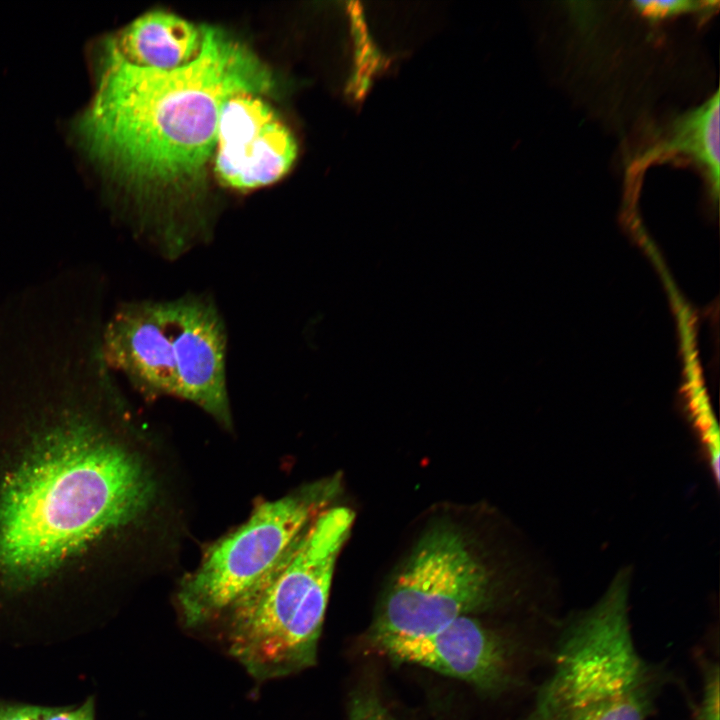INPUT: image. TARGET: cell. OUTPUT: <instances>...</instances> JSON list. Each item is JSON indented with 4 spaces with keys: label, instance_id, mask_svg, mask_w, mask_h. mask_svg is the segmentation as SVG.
<instances>
[{
    "label": "cell",
    "instance_id": "1",
    "mask_svg": "<svg viewBox=\"0 0 720 720\" xmlns=\"http://www.w3.org/2000/svg\"><path fill=\"white\" fill-rule=\"evenodd\" d=\"M96 381L0 402V645L86 634L106 548L141 520L157 486L110 421Z\"/></svg>",
    "mask_w": 720,
    "mask_h": 720
},
{
    "label": "cell",
    "instance_id": "2",
    "mask_svg": "<svg viewBox=\"0 0 720 720\" xmlns=\"http://www.w3.org/2000/svg\"><path fill=\"white\" fill-rule=\"evenodd\" d=\"M95 72V93L75 121V136L105 175L149 204L176 203L200 188L224 103L274 86L251 48L207 25L198 55L184 66L133 64L105 38Z\"/></svg>",
    "mask_w": 720,
    "mask_h": 720
},
{
    "label": "cell",
    "instance_id": "3",
    "mask_svg": "<svg viewBox=\"0 0 720 720\" xmlns=\"http://www.w3.org/2000/svg\"><path fill=\"white\" fill-rule=\"evenodd\" d=\"M631 568L590 606L561 615L550 661L519 720H649L667 688H685L665 661L637 648Z\"/></svg>",
    "mask_w": 720,
    "mask_h": 720
},
{
    "label": "cell",
    "instance_id": "4",
    "mask_svg": "<svg viewBox=\"0 0 720 720\" xmlns=\"http://www.w3.org/2000/svg\"><path fill=\"white\" fill-rule=\"evenodd\" d=\"M354 521L323 510L279 560L225 611L229 651L258 680L316 662L336 559Z\"/></svg>",
    "mask_w": 720,
    "mask_h": 720
},
{
    "label": "cell",
    "instance_id": "5",
    "mask_svg": "<svg viewBox=\"0 0 720 720\" xmlns=\"http://www.w3.org/2000/svg\"><path fill=\"white\" fill-rule=\"evenodd\" d=\"M510 617L557 615L559 602L507 584L469 548L455 529H430L387 588L370 639L420 636L482 612Z\"/></svg>",
    "mask_w": 720,
    "mask_h": 720
},
{
    "label": "cell",
    "instance_id": "6",
    "mask_svg": "<svg viewBox=\"0 0 720 720\" xmlns=\"http://www.w3.org/2000/svg\"><path fill=\"white\" fill-rule=\"evenodd\" d=\"M560 616L502 621L462 616L425 635H392L371 641L393 661L467 682L489 700L527 702L550 661Z\"/></svg>",
    "mask_w": 720,
    "mask_h": 720
},
{
    "label": "cell",
    "instance_id": "7",
    "mask_svg": "<svg viewBox=\"0 0 720 720\" xmlns=\"http://www.w3.org/2000/svg\"><path fill=\"white\" fill-rule=\"evenodd\" d=\"M338 482L316 481L262 502L245 523L210 546L178 589L185 623L199 625L225 612L327 508L339 490Z\"/></svg>",
    "mask_w": 720,
    "mask_h": 720
},
{
    "label": "cell",
    "instance_id": "8",
    "mask_svg": "<svg viewBox=\"0 0 720 720\" xmlns=\"http://www.w3.org/2000/svg\"><path fill=\"white\" fill-rule=\"evenodd\" d=\"M264 95L241 93L222 106L213 170L233 190L249 191L273 184L293 167L296 139Z\"/></svg>",
    "mask_w": 720,
    "mask_h": 720
},
{
    "label": "cell",
    "instance_id": "9",
    "mask_svg": "<svg viewBox=\"0 0 720 720\" xmlns=\"http://www.w3.org/2000/svg\"><path fill=\"white\" fill-rule=\"evenodd\" d=\"M177 397L199 406L225 428L232 426L226 384L227 335L206 296L170 300Z\"/></svg>",
    "mask_w": 720,
    "mask_h": 720
},
{
    "label": "cell",
    "instance_id": "10",
    "mask_svg": "<svg viewBox=\"0 0 720 720\" xmlns=\"http://www.w3.org/2000/svg\"><path fill=\"white\" fill-rule=\"evenodd\" d=\"M106 365L148 398L177 397L170 301L122 304L100 341Z\"/></svg>",
    "mask_w": 720,
    "mask_h": 720
},
{
    "label": "cell",
    "instance_id": "11",
    "mask_svg": "<svg viewBox=\"0 0 720 720\" xmlns=\"http://www.w3.org/2000/svg\"><path fill=\"white\" fill-rule=\"evenodd\" d=\"M719 90L705 102L675 117L664 132L631 161L625 174L626 195L636 200L647 167L667 161L694 165L710 196L720 184Z\"/></svg>",
    "mask_w": 720,
    "mask_h": 720
},
{
    "label": "cell",
    "instance_id": "12",
    "mask_svg": "<svg viewBox=\"0 0 720 720\" xmlns=\"http://www.w3.org/2000/svg\"><path fill=\"white\" fill-rule=\"evenodd\" d=\"M106 40L133 64L172 70L188 64L198 55L202 45V25L156 10L136 18Z\"/></svg>",
    "mask_w": 720,
    "mask_h": 720
},
{
    "label": "cell",
    "instance_id": "13",
    "mask_svg": "<svg viewBox=\"0 0 720 720\" xmlns=\"http://www.w3.org/2000/svg\"><path fill=\"white\" fill-rule=\"evenodd\" d=\"M700 676V695L689 704L692 720H719L720 663L718 626L692 650Z\"/></svg>",
    "mask_w": 720,
    "mask_h": 720
},
{
    "label": "cell",
    "instance_id": "14",
    "mask_svg": "<svg viewBox=\"0 0 720 720\" xmlns=\"http://www.w3.org/2000/svg\"><path fill=\"white\" fill-rule=\"evenodd\" d=\"M719 3L715 1H635L633 6L635 11L653 21H659L662 19L671 18L673 16L697 13L704 16H709L712 12L717 9Z\"/></svg>",
    "mask_w": 720,
    "mask_h": 720
},
{
    "label": "cell",
    "instance_id": "15",
    "mask_svg": "<svg viewBox=\"0 0 720 720\" xmlns=\"http://www.w3.org/2000/svg\"><path fill=\"white\" fill-rule=\"evenodd\" d=\"M348 720H395L375 688L357 687L348 702Z\"/></svg>",
    "mask_w": 720,
    "mask_h": 720
},
{
    "label": "cell",
    "instance_id": "16",
    "mask_svg": "<svg viewBox=\"0 0 720 720\" xmlns=\"http://www.w3.org/2000/svg\"><path fill=\"white\" fill-rule=\"evenodd\" d=\"M41 720H95V702L87 698L79 705L46 707Z\"/></svg>",
    "mask_w": 720,
    "mask_h": 720
},
{
    "label": "cell",
    "instance_id": "17",
    "mask_svg": "<svg viewBox=\"0 0 720 720\" xmlns=\"http://www.w3.org/2000/svg\"><path fill=\"white\" fill-rule=\"evenodd\" d=\"M46 706L0 701V720H41Z\"/></svg>",
    "mask_w": 720,
    "mask_h": 720
}]
</instances>
